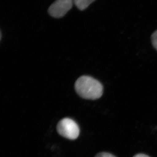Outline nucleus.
I'll return each mask as SVG.
<instances>
[{
	"instance_id": "1",
	"label": "nucleus",
	"mask_w": 157,
	"mask_h": 157,
	"mask_svg": "<svg viewBox=\"0 0 157 157\" xmlns=\"http://www.w3.org/2000/svg\"><path fill=\"white\" fill-rule=\"evenodd\" d=\"M75 88L78 95L86 100H98L101 98L104 90L100 81L88 76L78 78L75 82Z\"/></svg>"
},
{
	"instance_id": "2",
	"label": "nucleus",
	"mask_w": 157,
	"mask_h": 157,
	"mask_svg": "<svg viewBox=\"0 0 157 157\" xmlns=\"http://www.w3.org/2000/svg\"><path fill=\"white\" fill-rule=\"evenodd\" d=\"M56 128L59 135L71 140L77 139L80 133L78 124L70 118L61 120L57 125Z\"/></svg>"
},
{
	"instance_id": "3",
	"label": "nucleus",
	"mask_w": 157,
	"mask_h": 157,
	"mask_svg": "<svg viewBox=\"0 0 157 157\" xmlns=\"http://www.w3.org/2000/svg\"><path fill=\"white\" fill-rule=\"evenodd\" d=\"M73 4V0H56L48 8V13L55 18H61L72 9Z\"/></svg>"
},
{
	"instance_id": "4",
	"label": "nucleus",
	"mask_w": 157,
	"mask_h": 157,
	"mask_svg": "<svg viewBox=\"0 0 157 157\" xmlns=\"http://www.w3.org/2000/svg\"><path fill=\"white\" fill-rule=\"evenodd\" d=\"M95 0H73V4L80 11L87 9L89 6Z\"/></svg>"
},
{
	"instance_id": "5",
	"label": "nucleus",
	"mask_w": 157,
	"mask_h": 157,
	"mask_svg": "<svg viewBox=\"0 0 157 157\" xmlns=\"http://www.w3.org/2000/svg\"><path fill=\"white\" fill-rule=\"evenodd\" d=\"M151 42L154 47L157 50V30L152 35Z\"/></svg>"
},
{
	"instance_id": "6",
	"label": "nucleus",
	"mask_w": 157,
	"mask_h": 157,
	"mask_svg": "<svg viewBox=\"0 0 157 157\" xmlns=\"http://www.w3.org/2000/svg\"><path fill=\"white\" fill-rule=\"evenodd\" d=\"M95 157H116L115 156L109 153L108 152H102L98 153L96 155Z\"/></svg>"
},
{
	"instance_id": "7",
	"label": "nucleus",
	"mask_w": 157,
	"mask_h": 157,
	"mask_svg": "<svg viewBox=\"0 0 157 157\" xmlns=\"http://www.w3.org/2000/svg\"><path fill=\"white\" fill-rule=\"evenodd\" d=\"M133 157H150L147 155L144 154H138L136 155Z\"/></svg>"
}]
</instances>
